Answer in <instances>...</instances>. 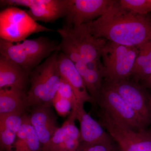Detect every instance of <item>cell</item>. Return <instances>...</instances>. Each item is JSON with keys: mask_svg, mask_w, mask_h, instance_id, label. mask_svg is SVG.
Instances as JSON below:
<instances>
[{"mask_svg": "<svg viewBox=\"0 0 151 151\" xmlns=\"http://www.w3.org/2000/svg\"><path fill=\"white\" fill-rule=\"evenodd\" d=\"M58 66L61 78L71 86L80 108H84L85 103H93L84 80L76 67L74 63L63 52L58 53Z\"/></svg>", "mask_w": 151, "mask_h": 151, "instance_id": "12", "label": "cell"}, {"mask_svg": "<svg viewBox=\"0 0 151 151\" xmlns=\"http://www.w3.org/2000/svg\"><path fill=\"white\" fill-rule=\"evenodd\" d=\"M29 83V73L19 65L1 55L0 89L13 88L25 92Z\"/></svg>", "mask_w": 151, "mask_h": 151, "instance_id": "14", "label": "cell"}, {"mask_svg": "<svg viewBox=\"0 0 151 151\" xmlns=\"http://www.w3.org/2000/svg\"><path fill=\"white\" fill-rule=\"evenodd\" d=\"M132 72L136 81H144L151 75V40L139 47Z\"/></svg>", "mask_w": 151, "mask_h": 151, "instance_id": "21", "label": "cell"}, {"mask_svg": "<svg viewBox=\"0 0 151 151\" xmlns=\"http://www.w3.org/2000/svg\"><path fill=\"white\" fill-rule=\"evenodd\" d=\"M77 114L71 111L66 121L55 133L51 139L42 147V151H74L80 145V130L75 124Z\"/></svg>", "mask_w": 151, "mask_h": 151, "instance_id": "11", "label": "cell"}, {"mask_svg": "<svg viewBox=\"0 0 151 151\" xmlns=\"http://www.w3.org/2000/svg\"><path fill=\"white\" fill-rule=\"evenodd\" d=\"M139 52L138 47L107 41L101 55L104 81L111 82L128 79L132 75Z\"/></svg>", "mask_w": 151, "mask_h": 151, "instance_id": "4", "label": "cell"}, {"mask_svg": "<svg viewBox=\"0 0 151 151\" xmlns=\"http://www.w3.org/2000/svg\"><path fill=\"white\" fill-rule=\"evenodd\" d=\"M96 103L101 111L137 130L147 129L148 124L138 115L123 97L111 87L103 83Z\"/></svg>", "mask_w": 151, "mask_h": 151, "instance_id": "7", "label": "cell"}, {"mask_svg": "<svg viewBox=\"0 0 151 151\" xmlns=\"http://www.w3.org/2000/svg\"><path fill=\"white\" fill-rule=\"evenodd\" d=\"M52 105L60 116L63 117L69 115L71 111L70 110L72 111V106L70 102L57 94L53 100Z\"/></svg>", "mask_w": 151, "mask_h": 151, "instance_id": "25", "label": "cell"}, {"mask_svg": "<svg viewBox=\"0 0 151 151\" xmlns=\"http://www.w3.org/2000/svg\"><path fill=\"white\" fill-rule=\"evenodd\" d=\"M26 93L13 88L0 89V116L24 115L28 108Z\"/></svg>", "mask_w": 151, "mask_h": 151, "instance_id": "18", "label": "cell"}, {"mask_svg": "<svg viewBox=\"0 0 151 151\" xmlns=\"http://www.w3.org/2000/svg\"><path fill=\"white\" fill-rule=\"evenodd\" d=\"M50 107L43 105L33 107L29 116L42 147L47 144L58 128L56 116Z\"/></svg>", "mask_w": 151, "mask_h": 151, "instance_id": "13", "label": "cell"}, {"mask_svg": "<svg viewBox=\"0 0 151 151\" xmlns=\"http://www.w3.org/2000/svg\"><path fill=\"white\" fill-rule=\"evenodd\" d=\"M124 7L142 15H147L151 12V0H120Z\"/></svg>", "mask_w": 151, "mask_h": 151, "instance_id": "23", "label": "cell"}, {"mask_svg": "<svg viewBox=\"0 0 151 151\" xmlns=\"http://www.w3.org/2000/svg\"><path fill=\"white\" fill-rule=\"evenodd\" d=\"M86 24L95 37L122 45L139 47L151 40V19L124 7L119 1Z\"/></svg>", "mask_w": 151, "mask_h": 151, "instance_id": "1", "label": "cell"}, {"mask_svg": "<svg viewBox=\"0 0 151 151\" xmlns=\"http://www.w3.org/2000/svg\"><path fill=\"white\" fill-rule=\"evenodd\" d=\"M54 31L38 23L27 12L16 7H8L0 12V37L4 40L16 43L33 34Z\"/></svg>", "mask_w": 151, "mask_h": 151, "instance_id": "6", "label": "cell"}, {"mask_svg": "<svg viewBox=\"0 0 151 151\" xmlns=\"http://www.w3.org/2000/svg\"><path fill=\"white\" fill-rule=\"evenodd\" d=\"M99 123L121 151H151V129H132L101 111Z\"/></svg>", "mask_w": 151, "mask_h": 151, "instance_id": "5", "label": "cell"}, {"mask_svg": "<svg viewBox=\"0 0 151 151\" xmlns=\"http://www.w3.org/2000/svg\"><path fill=\"white\" fill-rule=\"evenodd\" d=\"M22 42L14 43L0 39V53L29 73L52 52L59 51V44L45 37Z\"/></svg>", "mask_w": 151, "mask_h": 151, "instance_id": "3", "label": "cell"}, {"mask_svg": "<svg viewBox=\"0 0 151 151\" xmlns=\"http://www.w3.org/2000/svg\"><path fill=\"white\" fill-rule=\"evenodd\" d=\"M75 65L84 80L93 103H96L103 86V64L100 62L86 63L82 60Z\"/></svg>", "mask_w": 151, "mask_h": 151, "instance_id": "17", "label": "cell"}, {"mask_svg": "<svg viewBox=\"0 0 151 151\" xmlns=\"http://www.w3.org/2000/svg\"><path fill=\"white\" fill-rule=\"evenodd\" d=\"M104 83L119 93L131 108L145 121L151 124V112L149 108V95L145 87L129 79Z\"/></svg>", "mask_w": 151, "mask_h": 151, "instance_id": "10", "label": "cell"}, {"mask_svg": "<svg viewBox=\"0 0 151 151\" xmlns=\"http://www.w3.org/2000/svg\"><path fill=\"white\" fill-rule=\"evenodd\" d=\"M58 53L55 52L30 72V87L26 93L28 108L52 105L61 79L58 66Z\"/></svg>", "mask_w": 151, "mask_h": 151, "instance_id": "2", "label": "cell"}, {"mask_svg": "<svg viewBox=\"0 0 151 151\" xmlns=\"http://www.w3.org/2000/svg\"><path fill=\"white\" fill-rule=\"evenodd\" d=\"M57 94L63 98L68 100L71 103L72 111H75L77 114L84 108H80L75 94L67 81L61 77L60 84Z\"/></svg>", "mask_w": 151, "mask_h": 151, "instance_id": "22", "label": "cell"}, {"mask_svg": "<svg viewBox=\"0 0 151 151\" xmlns=\"http://www.w3.org/2000/svg\"><path fill=\"white\" fill-rule=\"evenodd\" d=\"M116 0H66V25L77 27L102 16Z\"/></svg>", "mask_w": 151, "mask_h": 151, "instance_id": "9", "label": "cell"}, {"mask_svg": "<svg viewBox=\"0 0 151 151\" xmlns=\"http://www.w3.org/2000/svg\"><path fill=\"white\" fill-rule=\"evenodd\" d=\"M22 124L17 134L12 151H40V141L30 121L29 116H23Z\"/></svg>", "mask_w": 151, "mask_h": 151, "instance_id": "19", "label": "cell"}, {"mask_svg": "<svg viewBox=\"0 0 151 151\" xmlns=\"http://www.w3.org/2000/svg\"><path fill=\"white\" fill-rule=\"evenodd\" d=\"M23 116L9 115L0 116L1 147L6 151L12 150L17 134L22 124Z\"/></svg>", "mask_w": 151, "mask_h": 151, "instance_id": "20", "label": "cell"}, {"mask_svg": "<svg viewBox=\"0 0 151 151\" xmlns=\"http://www.w3.org/2000/svg\"><path fill=\"white\" fill-rule=\"evenodd\" d=\"M77 120L80 125V143L94 145L113 141L99 122L86 113L84 109L77 114Z\"/></svg>", "mask_w": 151, "mask_h": 151, "instance_id": "15", "label": "cell"}, {"mask_svg": "<svg viewBox=\"0 0 151 151\" xmlns=\"http://www.w3.org/2000/svg\"><path fill=\"white\" fill-rule=\"evenodd\" d=\"M66 0H34L27 13L35 21L52 22L65 17Z\"/></svg>", "mask_w": 151, "mask_h": 151, "instance_id": "16", "label": "cell"}, {"mask_svg": "<svg viewBox=\"0 0 151 151\" xmlns=\"http://www.w3.org/2000/svg\"><path fill=\"white\" fill-rule=\"evenodd\" d=\"M78 151V150H76V151Z\"/></svg>", "mask_w": 151, "mask_h": 151, "instance_id": "28", "label": "cell"}, {"mask_svg": "<svg viewBox=\"0 0 151 151\" xmlns=\"http://www.w3.org/2000/svg\"><path fill=\"white\" fill-rule=\"evenodd\" d=\"M143 81V86L146 88H150L151 89V75Z\"/></svg>", "mask_w": 151, "mask_h": 151, "instance_id": "26", "label": "cell"}, {"mask_svg": "<svg viewBox=\"0 0 151 151\" xmlns=\"http://www.w3.org/2000/svg\"><path fill=\"white\" fill-rule=\"evenodd\" d=\"M77 150L79 151H121L114 141L94 145L80 143Z\"/></svg>", "mask_w": 151, "mask_h": 151, "instance_id": "24", "label": "cell"}, {"mask_svg": "<svg viewBox=\"0 0 151 151\" xmlns=\"http://www.w3.org/2000/svg\"><path fill=\"white\" fill-rule=\"evenodd\" d=\"M149 108H150V111L151 112V94L150 95V97H149Z\"/></svg>", "mask_w": 151, "mask_h": 151, "instance_id": "27", "label": "cell"}, {"mask_svg": "<svg viewBox=\"0 0 151 151\" xmlns=\"http://www.w3.org/2000/svg\"><path fill=\"white\" fill-rule=\"evenodd\" d=\"M57 32L68 38L86 63L100 62L102 50L107 41L92 35L87 24L77 27L65 25Z\"/></svg>", "mask_w": 151, "mask_h": 151, "instance_id": "8", "label": "cell"}]
</instances>
